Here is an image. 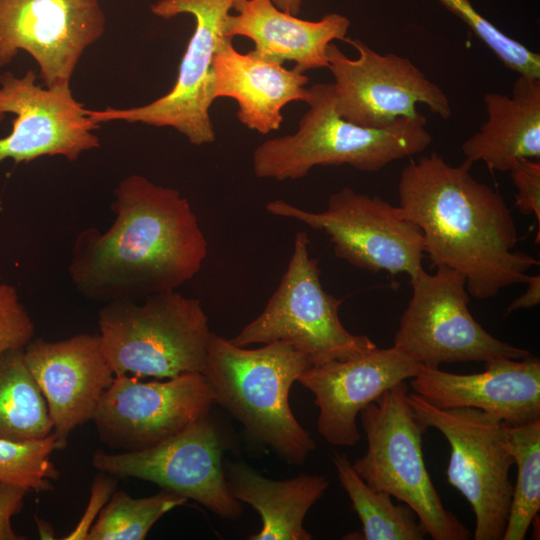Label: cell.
I'll return each instance as SVG.
<instances>
[{
  "label": "cell",
  "instance_id": "1",
  "mask_svg": "<svg viewBox=\"0 0 540 540\" xmlns=\"http://www.w3.org/2000/svg\"><path fill=\"white\" fill-rule=\"evenodd\" d=\"M114 220L105 231L78 233L68 267L86 298L135 300L191 280L208 255L207 239L187 198L138 174L114 190Z\"/></svg>",
  "mask_w": 540,
  "mask_h": 540
},
{
  "label": "cell",
  "instance_id": "2",
  "mask_svg": "<svg viewBox=\"0 0 540 540\" xmlns=\"http://www.w3.org/2000/svg\"><path fill=\"white\" fill-rule=\"evenodd\" d=\"M472 165L454 166L432 152L403 168L397 191L404 216L422 232L431 267L459 272L471 296L488 299L526 284L539 261L514 251L519 237L510 209L497 190L471 175Z\"/></svg>",
  "mask_w": 540,
  "mask_h": 540
},
{
  "label": "cell",
  "instance_id": "3",
  "mask_svg": "<svg viewBox=\"0 0 540 540\" xmlns=\"http://www.w3.org/2000/svg\"><path fill=\"white\" fill-rule=\"evenodd\" d=\"M305 102L309 109L294 134L269 139L254 150L256 177L295 180L315 166L349 165L377 172L393 161L425 151L432 143L424 116L401 118L384 128L345 120L336 111L332 84H314Z\"/></svg>",
  "mask_w": 540,
  "mask_h": 540
},
{
  "label": "cell",
  "instance_id": "4",
  "mask_svg": "<svg viewBox=\"0 0 540 540\" xmlns=\"http://www.w3.org/2000/svg\"><path fill=\"white\" fill-rule=\"evenodd\" d=\"M310 366L284 341L244 349L211 332L202 375L215 403L235 416L254 439L294 465L316 448L289 405V391Z\"/></svg>",
  "mask_w": 540,
  "mask_h": 540
},
{
  "label": "cell",
  "instance_id": "5",
  "mask_svg": "<svg viewBox=\"0 0 540 540\" xmlns=\"http://www.w3.org/2000/svg\"><path fill=\"white\" fill-rule=\"evenodd\" d=\"M103 353L115 375L172 378L200 372L211 335L199 299L173 291L108 301L98 312Z\"/></svg>",
  "mask_w": 540,
  "mask_h": 540
},
{
  "label": "cell",
  "instance_id": "6",
  "mask_svg": "<svg viewBox=\"0 0 540 540\" xmlns=\"http://www.w3.org/2000/svg\"><path fill=\"white\" fill-rule=\"evenodd\" d=\"M407 397L404 381L360 411L367 450L352 466L371 488L408 505L432 539L468 540L470 531L444 507L426 469L422 439L428 427Z\"/></svg>",
  "mask_w": 540,
  "mask_h": 540
},
{
  "label": "cell",
  "instance_id": "7",
  "mask_svg": "<svg viewBox=\"0 0 540 540\" xmlns=\"http://www.w3.org/2000/svg\"><path fill=\"white\" fill-rule=\"evenodd\" d=\"M305 231L294 239L286 271L264 310L230 342L239 347L284 341L305 356L310 366L347 360L377 348L365 335L352 334L339 318L341 299L321 283L319 262L310 256Z\"/></svg>",
  "mask_w": 540,
  "mask_h": 540
},
{
  "label": "cell",
  "instance_id": "8",
  "mask_svg": "<svg viewBox=\"0 0 540 540\" xmlns=\"http://www.w3.org/2000/svg\"><path fill=\"white\" fill-rule=\"evenodd\" d=\"M407 402L428 428L439 430L450 445L447 482L469 502L475 514L474 540H502L513 485L509 470L514 464L499 418L480 409H439L415 392Z\"/></svg>",
  "mask_w": 540,
  "mask_h": 540
},
{
  "label": "cell",
  "instance_id": "9",
  "mask_svg": "<svg viewBox=\"0 0 540 540\" xmlns=\"http://www.w3.org/2000/svg\"><path fill=\"white\" fill-rule=\"evenodd\" d=\"M241 0H159L151 5L154 15L170 19L191 14L194 32L181 59L172 89L149 104L126 109L107 107L90 110L97 124L108 121L142 123L155 127H171L183 134L191 144L215 141L209 110L214 98L213 60L219 46L229 37L225 27L229 12Z\"/></svg>",
  "mask_w": 540,
  "mask_h": 540
},
{
  "label": "cell",
  "instance_id": "10",
  "mask_svg": "<svg viewBox=\"0 0 540 540\" xmlns=\"http://www.w3.org/2000/svg\"><path fill=\"white\" fill-rule=\"evenodd\" d=\"M265 209L274 216L299 221L324 232L335 256L373 273H405L410 280L422 272L424 239L420 228L399 206L379 196L343 187L328 198L327 209L311 212L284 200L269 201Z\"/></svg>",
  "mask_w": 540,
  "mask_h": 540
},
{
  "label": "cell",
  "instance_id": "11",
  "mask_svg": "<svg viewBox=\"0 0 540 540\" xmlns=\"http://www.w3.org/2000/svg\"><path fill=\"white\" fill-rule=\"evenodd\" d=\"M436 268L433 274L423 270L410 280L413 293L401 315L394 346L430 368L531 355L494 337L474 319L462 274L446 266Z\"/></svg>",
  "mask_w": 540,
  "mask_h": 540
},
{
  "label": "cell",
  "instance_id": "12",
  "mask_svg": "<svg viewBox=\"0 0 540 540\" xmlns=\"http://www.w3.org/2000/svg\"><path fill=\"white\" fill-rule=\"evenodd\" d=\"M343 41L356 49V59L347 57L333 42L327 47L335 107L342 118L363 127L384 128L401 118L422 117L418 104L442 119L451 117L445 92L410 59L380 54L359 39Z\"/></svg>",
  "mask_w": 540,
  "mask_h": 540
},
{
  "label": "cell",
  "instance_id": "13",
  "mask_svg": "<svg viewBox=\"0 0 540 540\" xmlns=\"http://www.w3.org/2000/svg\"><path fill=\"white\" fill-rule=\"evenodd\" d=\"M223 449L218 431L205 416L143 450H97L92 466L115 477L152 482L197 501L221 518L236 520L242 506L229 491L222 464Z\"/></svg>",
  "mask_w": 540,
  "mask_h": 540
},
{
  "label": "cell",
  "instance_id": "14",
  "mask_svg": "<svg viewBox=\"0 0 540 540\" xmlns=\"http://www.w3.org/2000/svg\"><path fill=\"white\" fill-rule=\"evenodd\" d=\"M214 403L200 372L148 382L129 374L115 375L92 420L104 444L123 452L138 451L208 416Z\"/></svg>",
  "mask_w": 540,
  "mask_h": 540
},
{
  "label": "cell",
  "instance_id": "15",
  "mask_svg": "<svg viewBox=\"0 0 540 540\" xmlns=\"http://www.w3.org/2000/svg\"><path fill=\"white\" fill-rule=\"evenodd\" d=\"M105 24L99 0H0V68L22 50L37 62L44 86H68Z\"/></svg>",
  "mask_w": 540,
  "mask_h": 540
},
{
  "label": "cell",
  "instance_id": "16",
  "mask_svg": "<svg viewBox=\"0 0 540 540\" xmlns=\"http://www.w3.org/2000/svg\"><path fill=\"white\" fill-rule=\"evenodd\" d=\"M28 70L16 77L0 76V124L7 114L15 115L11 132L0 138V163L30 162L42 156H63L75 161L100 146L94 133L99 127L88 109L77 101L70 85L48 88L36 83Z\"/></svg>",
  "mask_w": 540,
  "mask_h": 540
},
{
  "label": "cell",
  "instance_id": "17",
  "mask_svg": "<svg viewBox=\"0 0 540 540\" xmlns=\"http://www.w3.org/2000/svg\"><path fill=\"white\" fill-rule=\"evenodd\" d=\"M422 364L393 345L347 360L309 366L297 381L315 396L317 430L326 442L354 446L361 438L356 417L385 391L412 379Z\"/></svg>",
  "mask_w": 540,
  "mask_h": 540
},
{
  "label": "cell",
  "instance_id": "18",
  "mask_svg": "<svg viewBox=\"0 0 540 540\" xmlns=\"http://www.w3.org/2000/svg\"><path fill=\"white\" fill-rule=\"evenodd\" d=\"M25 362L48 406L58 450L71 432L92 420L115 374L99 334L80 333L58 341L33 338L24 347Z\"/></svg>",
  "mask_w": 540,
  "mask_h": 540
},
{
  "label": "cell",
  "instance_id": "19",
  "mask_svg": "<svg viewBox=\"0 0 540 540\" xmlns=\"http://www.w3.org/2000/svg\"><path fill=\"white\" fill-rule=\"evenodd\" d=\"M411 387L439 409L470 407L499 418L507 426L540 420V360L499 359L480 373L457 374L421 366Z\"/></svg>",
  "mask_w": 540,
  "mask_h": 540
},
{
  "label": "cell",
  "instance_id": "20",
  "mask_svg": "<svg viewBox=\"0 0 540 540\" xmlns=\"http://www.w3.org/2000/svg\"><path fill=\"white\" fill-rule=\"evenodd\" d=\"M214 98L229 97L238 105L237 118L250 130L268 134L278 130L282 109L306 101L309 78L296 68L265 60L253 51L238 52L227 38L213 60Z\"/></svg>",
  "mask_w": 540,
  "mask_h": 540
},
{
  "label": "cell",
  "instance_id": "21",
  "mask_svg": "<svg viewBox=\"0 0 540 540\" xmlns=\"http://www.w3.org/2000/svg\"><path fill=\"white\" fill-rule=\"evenodd\" d=\"M229 15L225 35L251 39L257 56L282 64L295 62L301 72L328 68L327 47L334 40H344L350 20L329 13L318 21L297 18L277 8L272 0H241Z\"/></svg>",
  "mask_w": 540,
  "mask_h": 540
},
{
  "label": "cell",
  "instance_id": "22",
  "mask_svg": "<svg viewBox=\"0 0 540 540\" xmlns=\"http://www.w3.org/2000/svg\"><path fill=\"white\" fill-rule=\"evenodd\" d=\"M486 121L462 144L465 160L509 172L522 159H540V78L519 75L511 95H484Z\"/></svg>",
  "mask_w": 540,
  "mask_h": 540
},
{
  "label": "cell",
  "instance_id": "23",
  "mask_svg": "<svg viewBox=\"0 0 540 540\" xmlns=\"http://www.w3.org/2000/svg\"><path fill=\"white\" fill-rule=\"evenodd\" d=\"M225 476L231 495L250 504L262 526L250 540H311L303 526L309 509L323 496L329 481L321 475L300 474L286 480L264 477L245 463H229Z\"/></svg>",
  "mask_w": 540,
  "mask_h": 540
},
{
  "label": "cell",
  "instance_id": "24",
  "mask_svg": "<svg viewBox=\"0 0 540 540\" xmlns=\"http://www.w3.org/2000/svg\"><path fill=\"white\" fill-rule=\"evenodd\" d=\"M53 431L46 400L24 358V348L0 353V438L35 440Z\"/></svg>",
  "mask_w": 540,
  "mask_h": 540
},
{
  "label": "cell",
  "instance_id": "25",
  "mask_svg": "<svg viewBox=\"0 0 540 540\" xmlns=\"http://www.w3.org/2000/svg\"><path fill=\"white\" fill-rule=\"evenodd\" d=\"M339 482L362 522L364 540H423L428 535L416 513L394 504L391 495L374 490L356 473L344 453L332 457Z\"/></svg>",
  "mask_w": 540,
  "mask_h": 540
},
{
  "label": "cell",
  "instance_id": "26",
  "mask_svg": "<svg viewBox=\"0 0 540 540\" xmlns=\"http://www.w3.org/2000/svg\"><path fill=\"white\" fill-rule=\"evenodd\" d=\"M517 479L502 540H523L540 510V420L505 427Z\"/></svg>",
  "mask_w": 540,
  "mask_h": 540
},
{
  "label": "cell",
  "instance_id": "27",
  "mask_svg": "<svg viewBox=\"0 0 540 540\" xmlns=\"http://www.w3.org/2000/svg\"><path fill=\"white\" fill-rule=\"evenodd\" d=\"M186 502L185 497L164 489L141 498L131 497L122 490L115 491L91 526L86 540H143L165 513Z\"/></svg>",
  "mask_w": 540,
  "mask_h": 540
},
{
  "label": "cell",
  "instance_id": "28",
  "mask_svg": "<svg viewBox=\"0 0 540 540\" xmlns=\"http://www.w3.org/2000/svg\"><path fill=\"white\" fill-rule=\"evenodd\" d=\"M58 450L54 433L35 440L0 438V482L35 492L54 489L60 471L51 460Z\"/></svg>",
  "mask_w": 540,
  "mask_h": 540
},
{
  "label": "cell",
  "instance_id": "29",
  "mask_svg": "<svg viewBox=\"0 0 540 540\" xmlns=\"http://www.w3.org/2000/svg\"><path fill=\"white\" fill-rule=\"evenodd\" d=\"M459 17L509 70L540 78V55L501 32L477 11L470 0H439Z\"/></svg>",
  "mask_w": 540,
  "mask_h": 540
},
{
  "label": "cell",
  "instance_id": "30",
  "mask_svg": "<svg viewBox=\"0 0 540 540\" xmlns=\"http://www.w3.org/2000/svg\"><path fill=\"white\" fill-rule=\"evenodd\" d=\"M35 336V324L13 285L0 283V353L24 348Z\"/></svg>",
  "mask_w": 540,
  "mask_h": 540
},
{
  "label": "cell",
  "instance_id": "31",
  "mask_svg": "<svg viewBox=\"0 0 540 540\" xmlns=\"http://www.w3.org/2000/svg\"><path fill=\"white\" fill-rule=\"evenodd\" d=\"M510 177L516 187L515 207L523 215L534 214L540 225V161L522 159L510 170Z\"/></svg>",
  "mask_w": 540,
  "mask_h": 540
},
{
  "label": "cell",
  "instance_id": "32",
  "mask_svg": "<svg viewBox=\"0 0 540 540\" xmlns=\"http://www.w3.org/2000/svg\"><path fill=\"white\" fill-rule=\"evenodd\" d=\"M116 477L104 472H99L91 486V494L85 513L81 517L75 529L63 539L78 540L85 539L93 525V521L98 513L116 491Z\"/></svg>",
  "mask_w": 540,
  "mask_h": 540
},
{
  "label": "cell",
  "instance_id": "33",
  "mask_svg": "<svg viewBox=\"0 0 540 540\" xmlns=\"http://www.w3.org/2000/svg\"><path fill=\"white\" fill-rule=\"evenodd\" d=\"M28 492L25 488L0 482V540L25 539L14 531L12 518L21 512Z\"/></svg>",
  "mask_w": 540,
  "mask_h": 540
},
{
  "label": "cell",
  "instance_id": "34",
  "mask_svg": "<svg viewBox=\"0 0 540 540\" xmlns=\"http://www.w3.org/2000/svg\"><path fill=\"white\" fill-rule=\"evenodd\" d=\"M527 289L517 297L506 309V314L520 309L534 307L540 303V276H529Z\"/></svg>",
  "mask_w": 540,
  "mask_h": 540
},
{
  "label": "cell",
  "instance_id": "35",
  "mask_svg": "<svg viewBox=\"0 0 540 540\" xmlns=\"http://www.w3.org/2000/svg\"><path fill=\"white\" fill-rule=\"evenodd\" d=\"M277 8L292 15L300 12L302 0H272Z\"/></svg>",
  "mask_w": 540,
  "mask_h": 540
},
{
  "label": "cell",
  "instance_id": "36",
  "mask_svg": "<svg viewBox=\"0 0 540 540\" xmlns=\"http://www.w3.org/2000/svg\"><path fill=\"white\" fill-rule=\"evenodd\" d=\"M35 522L38 527L39 535L41 539H54L55 533L52 526L45 520L35 517Z\"/></svg>",
  "mask_w": 540,
  "mask_h": 540
}]
</instances>
